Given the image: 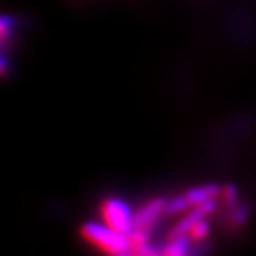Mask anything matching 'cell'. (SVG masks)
I'll list each match as a JSON object with an SVG mask.
<instances>
[{"instance_id":"1","label":"cell","mask_w":256,"mask_h":256,"mask_svg":"<svg viewBox=\"0 0 256 256\" xmlns=\"http://www.w3.org/2000/svg\"><path fill=\"white\" fill-rule=\"evenodd\" d=\"M81 236L90 244L110 255H134L128 234L112 229L104 221H86L81 225Z\"/></svg>"},{"instance_id":"2","label":"cell","mask_w":256,"mask_h":256,"mask_svg":"<svg viewBox=\"0 0 256 256\" xmlns=\"http://www.w3.org/2000/svg\"><path fill=\"white\" fill-rule=\"evenodd\" d=\"M102 221L112 226V229L118 230L123 234H130L134 230V217L135 212L132 210L131 206L126 200L116 198V196H108L100 206Z\"/></svg>"},{"instance_id":"3","label":"cell","mask_w":256,"mask_h":256,"mask_svg":"<svg viewBox=\"0 0 256 256\" xmlns=\"http://www.w3.org/2000/svg\"><path fill=\"white\" fill-rule=\"evenodd\" d=\"M217 209V202L216 199L208 200V202L199 204L190 208L187 212H184L180 220H178V222L172 226L170 232H168V238H174V236H186L188 234L190 230L192 229V226L198 224L202 220L209 217L214 210Z\"/></svg>"},{"instance_id":"4","label":"cell","mask_w":256,"mask_h":256,"mask_svg":"<svg viewBox=\"0 0 256 256\" xmlns=\"http://www.w3.org/2000/svg\"><path fill=\"white\" fill-rule=\"evenodd\" d=\"M166 202L168 200L165 198L158 196V198H153L145 202L144 206H140L134 217V225H135L134 229L152 230L160 217L165 213Z\"/></svg>"},{"instance_id":"5","label":"cell","mask_w":256,"mask_h":256,"mask_svg":"<svg viewBox=\"0 0 256 256\" xmlns=\"http://www.w3.org/2000/svg\"><path fill=\"white\" fill-rule=\"evenodd\" d=\"M221 192H222V187L217 183H206V184L191 187L183 192V195L192 208V206H199L208 200L217 199L221 195Z\"/></svg>"},{"instance_id":"6","label":"cell","mask_w":256,"mask_h":256,"mask_svg":"<svg viewBox=\"0 0 256 256\" xmlns=\"http://www.w3.org/2000/svg\"><path fill=\"white\" fill-rule=\"evenodd\" d=\"M194 240L188 234L186 236H179L170 238L165 246L162 247V255L168 256H184L191 251V243Z\"/></svg>"},{"instance_id":"7","label":"cell","mask_w":256,"mask_h":256,"mask_svg":"<svg viewBox=\"0 0 256 256\" xmlns=\"http://www.w3.org/2000/svg\"><path fill=\"white\" fill-rule=\"evenodd\" d=\"M191 208L187 202V199L184 198V195H178L172 198L170 200H168L165 208V214L168 216H176V214H180V213L187 212L188 209Z\"/></svg>"},{"instance_id":"8","label":"cell","mask_w":256,"mask_h":256,"mask_svg":"<svg viewBox=\"0 0 256 256\" xmlns=\"http://www.w3.org/2000/svg\"><path fill=\"white\" fill-rule=\"evenodd\" d=\"M209 234H210V224L208 222L206 218L195 224L188 232V236H191V240L194 242H202V240L208 238Z\"/></svg>"},{"instance_id":"9","label":"cell","mask_w":256,"mask_h":256,"mask_svg":"<svg viewBox=\"0 0 256 256\" xmlns=\"http://www.w3.org/2000/svg\"><path fill=\"white\" fill-rule=\"evenodd\" d=\"M16 26L14 18L10 14H3L2 16V21H0V37H2V44L6 46L7 40L12 37L14 29Z\"/></svg>"},{"instance_id":"10","label":"cell","mask_w":256,"mask_h":256,"mask_svg":"<svg viewBox=\"0 0 256 256\" xmlns=\"http://www.w3.org/2000/svg\"><path fill=\"white\" fill-rule=\"evenodd\" d=\"M248 208L244 206H240V202L236 206H232L230 212V224L232 226H242L247 222L248 220Z\"/></svg>"},{"instance_id":"11","label":"cell","mask_w":256,"mask_h":256,"mask_svg":"<svg viewBox=\"0 0 256 256\" xmlns=\"http://www.w3.org/2000/svg\"><path fill=\"white\" fill-rule=\"evenodd\" d=\"M224 202L232 208L234 206L238 204V199H240V192H238V187L232 183H229L222 187V192H221Z\"/></svg>"},{"instance_id":"12","label":"cell","mask_w":256,"mask_h":256,"mask_svg":"<svg viewBox=\"0 0 256 256\" xmlns=\"http://www.w3.org/2000/svg\"><path fill=\"white\" fill-rule=\"evenodd\" d=\"M0 68H2V74L7 76L8 71H10V62H8L7 55L4 54V52L2 55V59H0Z\"/></svg>"}]
</instances>
